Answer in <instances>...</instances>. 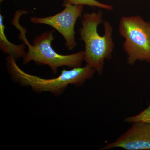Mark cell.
<instances>
[{"mask_svg": "<svg viewBox=\"0 0 150 150\" xmlns=\"http://www.w3.org/2000/svg\"><path fill=\"white\" fill-rule=\"evenodd\" d=\"M64 9L59 13L44 18L32 17L30 21L36 24L50 25L60 33L65 40L66 47L72 50L76 47L74 28L76 22L81 17L83 9V5H76L65 1Z\"/></svg>", "mask_w": 150, "mask_h": 150, "instance_id": "5", "label": "cell"}, {"mask_svg": "<svg viewBox=\"0 0 150 150\" xmlns=\"http://www.w3.org/2000/svg\"><path fill=\"white\" fill-rule=\"evenodd\" d=\"M5 27L3 23V17L0 15V47L5 54L12 56L17 61L19 58H24L26 52L25 51V44L15 45L11 43L6 36Z\"/></svg>", "mask_w": 150, "mask_h": 150, "instance_id": "7", "label": "cell"}, {"mask_svg": "<svg viewBox=\"0 0 150 150\" xmlns=\"http://www.w3.org/2000/svg\"><path fill=\"white\" fill-rule=\"evenodd\" d=\"M76 5H86L92 7H97L108 11L113 10V6L110 5L103 4L96 0H65Z\"/></svg>", "mask_w": 150, "mask_h": 150, "instance_id": "8", "label": "cell"}, {"mask_svg": "<svg viewBox=\"0 0 150 150\" xmlns=\"http://www.w3.org/2000/svg\"><path fill=\"white\" fill-rule=\"evenodd\" d=\"M121 148L126 150H150V125L136 122L114 142L99 150Z\"/></svg>", "mask_w": 150, "mask_h": 150, "instance_id": "6", "label": "cell"}, {"mask_svg": "<svg viewBox=\"0 0 150 150\" xmlns=\"http://www.w3.org/2000/svg\"><path fill=\"white\" fill-rule=\"evenodd\" d=\"M103 21L102 11L84 13L80 29L81 39L85 44L84 61L95 70L99 76L102 74L104 62L112 58L115 47L112 38L113 28L110 23L104 21V34L100 35L98 26Z\"/></svg>", "mask_w": 150, "mask_h": 150, "instance_id": "1", "label": "cell"}, {"mask_svg": "<svg viewBox=\"0 0 150 150\" xmlns=\"http://www.w3.org/2000/svg\"><path fill=\"white\" fill-rule=\"evenodd\" d=\"M124 122L129 123L143 122L150 125V105L138 115L124 118Z\"/></svg>", "mask_w": 150, "mask_h": 150, "instance_id": "9", "label": "cell"}, {"mask_svg": "<svg viewBox=\"0 0 150 150\" xmlns=\"http://www.w3.org/2000/svg\"><path fill=\"white\" fill-rule=\"evenodd\" d=\"M118 31L125 39L123 48L128 64L133 66L137 61L150 63V22L139 15L123 16Z\"/></svg>", "mask_w": 150, "mask_h": 150, "instance_id": "4", "label": "cell"}, {"mask_svg": "<svg viewBox=\"0 0 150 150\" xmlns=\"http://www.w3.org/2000/svg\"><path fill=\"white\" fill-rule=\"evenodd\" d=\"M22 15L21 13L16 12L12 23L20 30L19 38L23 41L28 48L23 58L24 64L33 61L38 65H47L54 74L57 73L58 68L60 67L65 66L74 68L81 67L84 61V51H81L69 55H61L56 53L51 46V43L55 39L53 30L43 33L34 38L32 45L30 43L25 36V29L19 23V19Z\"/></svg>", "mask_w": 150, "mask_h": 150, "instance_id": "3", "label": "cell"}, {"mask_svg": "<svg viewBox=\"0 0 150 150\" xmlns=\"http://www.w3.org/2000/svg\"><path fill=\"white\" fill-rule=\"evenodd\" d=\"M6 67L12 79L16 82L24 86H30L35 92H49L58 96L62 95L69 85L80 87L86 81L93 78L96 71L92 67H75L72 69H64L57 77L44 79L25 72L19 67L13 57L6 58Z\"/></svg>", "mask_w": 150, "mask_h": 150, "instance_id": "2", "label": "cell"}]
</instances>
